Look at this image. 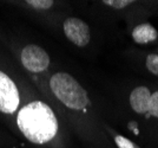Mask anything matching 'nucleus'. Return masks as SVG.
Here are the masks:
<instances>
[{
	"label": "nucleus",
	"instance_id": "f257e3e1",
	"mask_svg": "<svg viewBox=\"0 0 158 148\" xmlns=\"http://www.w3.org/2000/svg\"><path fill=\"white\" fill-rule=\"evenodd\" d=\"M15 136L35 148H64L61 124L53 107L31 94L17 113Z\"/></svg>",
	"mask_w": 158,
	"mask_h": 148
},
{
	"label": "nucleus",
	"instance_id": "f03ea898",
	"mask_svg": "<svg viewBox=\"0 0 158 148\" xmlns=\"http://www.w3.org/2000/svg\"><path fill=\"white\" fill-rule=\"evenodd\" d=\"M33 89L19 63L0 41V123L14 136L17 113Z\"/></svg>",
	"mask_w": 158,
	"mask_h": 148
},
{
	"label": "nucleus",
	"instance_id": "7ed1b4c3",
	"mask_svg": "<svg viewBox=\"0 0 158 148\" xmlns=\"http://www.w3.org/2000/svg\"><path fill=\"white\" fill-rule=\"evenodd\" d=\"M48 91L67 111L78 115L77 121H90L91 100L80 82L66 71H56L47 78Z\"/></svg>",
	"mask_w": 158,
	"mask_h": 148
},
{
	"label": "nucleus",
	"instance_id": "20e7f679",
	"mask_svg": "<svg viewBox=\"0 0 158 148\" xmlns=\"http://www.w3.org/2000/svg\"><path fill=\"white\" fill-rule=\"evenodd\" d=\"M0 41L10 50L13 57L19 63L24 72L32 81L34 77L44 75L51 67V57L44 47L34 43L20 45L13 34L0 32Z\"/></svg>",
	"mask_w": 158,
	"mask_h": 148
},
{
	"label": "nucleus",
	"instance_id": "39448f33",
	"mask_svg": "<svg viewBox=\"0 0 158 148\" xmlns=\"http://www.w3.org/2000/svg\"><path fill=\"white\" fill-rule=\"evenodd\" d=\"M129 104L136 114L158 119V90L151 93L145 85L136 87L129 95Z\"/></svg>",
	"mask_w": 158,
	"mask_h": 148
},
{
	"label": "nucleus",
	"instance_id": "423d86ee",
	"mask_svg": "<svg viewBox=\"0 0 158 148\" xmlns=\"http://www.w3.org/2000/svg\"><path fill=\"white\" fill-rule=\"evenodd\" d=\"M66 39L77 47H85L91 41V30L89 24L77 17H67L61 24Z\"/></svg>",
	"mask_w": 158,
	"mask_h": 148
},
{
	"label": "nucleus",
	"instance_id": "0eeeda50",
	"mask_svg": "<svg viewBox=\"0 0 158 148\" xmlns=\"http://www.w3.org/2000/svg\"><path fill=\"white\" fill-rule=\"evenodd\" d=\"M132 39L137 44H148L157 39L158 32L149 23H142L132 30Z\"/></svg>",
	"mask_w": 158,
	"mask_h": 148
},
{
	"label": "nucleus",
	"instance_id": "6e6552de",
	"mask_svg": "<svg viewBox=\"0 0 158 148\" xmlns=\"http://www.w3.org/2000/svg\"><path fill=\"white\" fill-rule=\"evenodd\" d=\"M0 148H30V146L14 136L6 128L0 127Z\"/></svg>",
	"mask_w": 158,
	"mask_h": 148
},
{
	"label": "nucleus",
	"instance_id": "1a4fd4ad",
	"mask_svg": "<svg viewBox=\"0 0 158 148\" xmlns=\"http://www.w3.org/2000/svg\"><path fill=\"white\" fill-rule=\"evenodd\" d=\"M12 4L19 5L21 7L31 8L35 12H44V11L51 10L56 2L53 0H26V1H21V2H12Z\"/></svg>",
	"mask_w": 158,
	"mask_h": 148
},
{
	"label": "nucleus",
	"instance_id": "9d476101",
	"mask_svg": "<svg viewBox=\"0 0 158 148\" xmlns=\"http://www.w3.org/2000/svg\"><path fill=\"white\" fill-rule=\"evenodd\" d=\"M112 139H113L117 148H140L136 142L131 141L130 139H127V137H125V136H123V135L120 134L113 133L112 134Z\"/></svg>",
	"mask_w": 158,
	"mask_h": 148
},
{
	"label": "nucleus",
	"instance_id": "9b49d317",
	"mask_svg": "<svg viewBox=\"0 0 158 148\" xmlns=\"http://www.w3.org/2000/svg\"><path fill=\"white\" fill-rule=\"evenodd\" d=\"M145 67L151 74H153L155 76H158V54H148L146 59H145Z\"/></svg>",
	"mask_w": 158,
	"mask_h": 148
},
{
	"label": "nucleus",
	"instance_id": "f8f14e48",
	"mask_svg": "<svg viewBox=\"0 0 158 148\" xmlns=\"http://www.w3.org/2000/svg\"><path fill=\"white\" fill-rule=\"evenodd\" d=\"M133 0H104L102 1V4H104L105 6L114 8V10H123L125 7L130 6L133 4Z\"/></svg>",
	"mask_w": 158,
	"mask_h": 148
}]
</instances>
